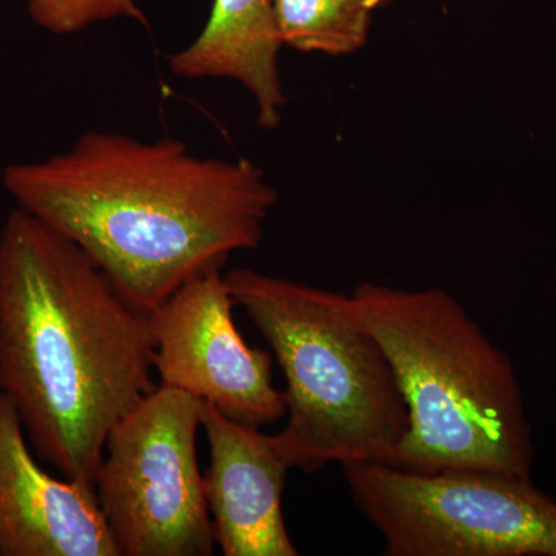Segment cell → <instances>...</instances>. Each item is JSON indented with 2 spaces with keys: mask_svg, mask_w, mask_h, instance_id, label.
Returning a JSON list of instances; mask_svg holds the SVG:
<instances>
[{
  "mask_svg": "<svg viewBox=\"0 0 556 556\" xmlns=\"http://www.w3.org/2000/svg\"><path fill=\"white\" fill-rule=\"evenodd\" d=\"M2 182L17 207L78 244L148 313L260 247L278 201L252 161L116 131H87L49 159L10 164Z\"/></svg>",
  "mask_w": 556,
  "mask_h": 556,
  "instance_id": "6da1fadb",
  "label": "cell"
},
{
  "mask_svg": "<svg viewBox=\"0 0 556 556\" xmlns=\"http://www.w3.org/2000/svg\"><path fill=\"white\" fill-rule=\"evenodd\" d=\"M148 311L87 252L14 207L0 229V393L33 452L93 486L112 428L155 390Z\"/></svg>",
  "mask_w": 556,
  "mask_h": 556,
  "instance_id": "7a4b0ae2",
  "label": "cell"
},
{
  "mask_svg": "<svg viewBox=\"0 0 556 556\" xmlns=\"http://www.w3.org/2000/svg\"><path fill=\"white\" fill-rule=\"evenodd\" d=\"M350 305L407 405L408 431L390 466L532 478V427L514 362L447 289L364 281Z\"/></svg>",
  "mask_w": 556,
  "mask_h": 556,
  "instance_id": "3957f363",
  "label": "cell"
},
{
  "mask_svg": "<svg viewBox=\"0 0 556 556\" xmlns=\"http://www.w3.org/2000/svg\"><path fill=\"white\" fill-rule=\"evenodd\" d=\"M225 278L287 379L288 420L276 438L289 466L313 475L332 463L391 464L408 409L350 295L251 268Z\"/></svg>",
  "mask_w": 556,
  "mask_h": 556,
  "instance_id": "277c9868",
  "label": "cell"
},
{
  "mask_svg": "<svg viewBox=\"0 0 556 556\" xmlns=\"http://www.w3.org/2000/svg\"><path fill=\"white\" fill-rule=\"evenodd\" d=\"M387 556H556V501L532 478L383 463L342 466Z\"/></svg>",
  "mask_w": 556,
  "mask_h": 556,
  "instance_id": "5b68a950",
  "label": "cell"
},
{
  "mask_svg": "<svg viewBox=\"0 0 556 556\" xmlns=\"http://www.w3.org/2000/svg\"><path fill=\"white\" fill-rule=\"evenodd\" d=\"M201 412L200 399L160 383L110 431L93 486L119 556L214 554Z\"/></svg>",
  "mask_w": 556,
  "mask_h": 556,
  "instance_id": "8992f818",
  "label": "cell"
},
{
  "mask_svg": "<svg viewBox=\"0 0 556 556\" xmlns=\"http://www.w3.org/2000/svg\"><path fill=\"white\" fill-rule=\"evenodd\" d=\"M223 269L182 285L150 311L153 368L161 386L177 388L222 415L262 428L287 416L283 391L274 386L273 354L244 342Z\"/></svg>",
  "mask_w": 556,
  "mask_h": 556,
  "instance_id": "52a82bcc",
  "label": "cell"
},
{
  "mask_svg": "<svg viewBox=\"0 0 556 556\" xmlns=\"http://www.w3.org/2000/svg\"><path fill=\"white\" fill-rule=\"evenodd\" d=\"M39 463L0 393V556H119L94 486Z\"/></svg>",
  "mask_w": 556,
  "mask_h": 556,
  "instance_id": "ba28073f",
  "label": "cell"
},
{
  "mask_svg": "<svg viewBox=\"0 0 556 556\" xmlns=\"http://www.w3.org/2000/svg\"><path fill=\"white\" fill-rule=\"evenodd\" d=\"M204 493L215 544L225 556H298L283 515L291 470L276 434L236 422L203 402Z\"/></svg>",
  "mask_w": 556,
  "mask_h": 556,
  "instance_id": "9c48e42d",
  "label": "cell"
},
{
  "mask_svg": "<svg viewBox=\"0 0 556 556\" xmlns=\"http://www.w3.org/2000/svg\"><path fill=\"white\" fill-rule=\"evenodd\" d=\"M274 0H214L203 30L172 54L185 79H230L249 91L262 129H277L288 105L278 56L283 49Z\"/></svg>",
  "mask_w": 556,
  "mask_h": 556,
  "instance_id": "30bf717a",
  "label": "cell"
},
{
  "mask_svg": "<svg viewBox=\"0 0 556 556\" xmlns=\"http://www.w3.org/2000/svg\"><path fill=\"white\" fill-rule=\"evenodd\" d=\"M387 0H274L283 46L300 53L350 56L367 46Z\"/></svg>",
  "mask_w": 556,
  "mask_h": 556,
  "instance_id": "8fae6325",
  "label": "cell"
},
{
  "mask_svg": "<svg viewBox=\"0 0 556 556\" xmlns=\"http://www.w3.org/2000/svg\"><path fill=\"white\" fill-rule=\"evenodd\" d=\"M28 16L42 30L60 36L116 20L148 24L137 0H28Z\"/></svg>",
  "mask_w": 556,
  "mask_h": 556,
  "instance_id": "7c38bea8",
  "label": "cell"
},
{
  "mask_svg": "<svg viewBox=\"0 0 556 556\" xmlns=\"http://www.w3.org/2000/svg\"><path fill=\"white\" fill-rule=\"evenodd\" d=\"M27 2H28V0H27Z\"/></svg>",
  "mask_w": 556,
  "mask_h": 556,
  "instance_id": "4fadbf2b",
  "label": "cell"
}]
</instances>
